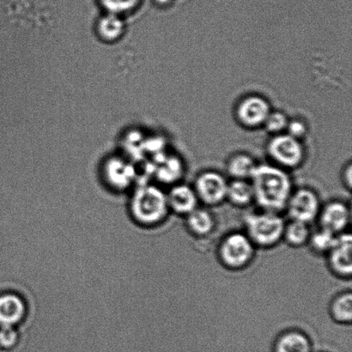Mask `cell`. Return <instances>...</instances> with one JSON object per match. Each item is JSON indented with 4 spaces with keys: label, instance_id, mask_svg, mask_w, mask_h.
I'll use <instances>...</instances> for the list:
<instances>
[{
    "label": "cell",
    "instance_id": "12",
    "mask_svg": "<svg viewBox=\"0 0 352 352\" xmlns=\"http://www.w3.org/2000/svg\"><path fill=\"white\" fill-rule=\"evenodd\" d=\"M28 307L16 293L0 295V326L17 327L26 318Z\"/></svg>",
    "mask_w": 352,
    "mask_h": 352
},
{
    "label": "cell",
    "instance_id": "13",
    "mask_svg": "<svg viewBox=\"0 0 352 352\" xmlns=\"http://www.w3.org/2000/svg\"><path fill=\"white\" fill-rule=\"evenodd\" d=\"M103 177L113 191L122 192L133 186L136 174L134 168L125 162L110 160L103 170Z\"/></svg>",
    "mask_w": 352,
    "mask_h": 352
},
{
    "label": "cell",
    "instance_id": "10",
    "mask_svg": "<svg viewBox=\"0 0 352 352\" xmlns=\"http://www.w3.org/2000/svg\"><path fill=\"white\" fill-rule=\"evenodd\" d=\"M271 113L268 102L260 96H250L241 100L236 109V117L241 125L254 129L264 125Z\"/></svg>",
    "mask_w": 352,
    "mask_h": 352
},
{
    "label": "cell",
    "instance_id": "21",
    "mask_svg": "<svg viewBox=\"0 0 352 352\" xmlns=\"http://www.w3.org/2000/svg\"><path fill=\"white\" fill-rule=\"evenodd\" d=\"M124 31L122 21L115 14L102 17L98 24L99 36L105 41H113L119 39Z\"/></svg>",
    "mask_w": 352,
    "mask_h": 352
},
{
    "label": "cell",
    "instance_id": "23",
    "mask_svg": "<svg viewBox=\"0 0 352 352\" xmlns=\"http://www.w3.org/2000/svg\"><path fill=\"white\" fill-rule=\"evenodd\" d=\"M288 123L289 120L284 113L271 111L265 120L264 126L269 133L277 135L287 129Z\"/></svg>",
    "mask_w": 352,
    "mask_h": 352
},
{
    "label": "cell",
    "instance_id": "27",
    "mask_svg": "<svg viewBox=\"0 0 352 352\" xmlns=\"http://www.w3.org/2000/svg\"><path fill=\"white\" fill-rule=\"evenodd\" d=\"M342 179L344 188L349 190V192H351L352 185V167L351 164H348V166L344 168Z\"/></svg>",
    "mask_w": 352,
    "mask_h": 352
},
{
    "label": "cell",
    "instance_id": "26",
    "mask_svg": "<svg viewBox=\"0 0 352 352\" xmlns=\"http://www.w3.org/2000/svg\"><path fill=\"white\" fill-rule=\"evenodd\" d=\"M286 130H288V134H289V135L294 137L298 140L305 136V134L308 132L306 124L301 122V120H298L289 122L287 129H286Z\"/></svg>",
    "mask_w": 352,
    "mask_h": 352
},
{
    "label": "cell",
    "instance_id": "22",
    "mask_svg": "<svg viewBox=\"0 0 352 352\" xmlns=\"http://www.w3.org/2000/svg\"><path fill=\"white\" fill-rule=\"evenodd\" d=\"M158 181L164 184L173 186L182 177L183 166L177 157H168L157 170Z\"/></svg>",
    "mask_w": 352,
    "mask_h": 352
},
{
    "label": "cell",
    "instance_id": "18",
    "mask_svg": "<svg viewBox=\"0 0 352 352\" xmlns=\"http://www.w3.org/2000/svg\"><path fill=\"white\" fill-rule=\"evenodd\" d=\"M310 224L299 222V221H286L283 241L289 247L298 248L308 245L311 234Z\"/></svg>",
    "mask_w": 352,
    "mask_h": 352
},
{
    "label": "cell",
    "instance_id": "8",
    "mask_svg": "<svg viewBox=\"0 0 352 352\" xmlns=\"http://www.w3.org/2000/svg\"><path fill=\"white\" fill-rule=\"evenodd\" d=\"M351 204L343 199H331L320 208L317 224L318 227L340 234L348 231L351 223Z\"/></svg>",
    "mask_w": 352,
    "mask_h": 352
},
{
    "label": "cell",
    "instance_id": "16",
    "mask_svg": "<svg viewBox=\"0 0 352 352\" xmlns=\"http://www.w3.org/2000/svg\"><path fill=\"white\" fill-rule=\"evenodd\" d=\"M226 201L237 208H247L254 204L250 179H231L228 186Z\"/></svg>",
    "mask_w": 352,
    "mask_h": 352
},
{
    "label": "cell",
    "instance_id": "28",
    "mask_svg": "<svg viewBox=\"0 0 352 352\" xmlns=\"http://www.w3.org/2000/svg\"><path fill=\"white\" fill-rule=\"evenodd\" d=\"M158 1L162 2V3H166L168 1V0H158Z\"/></svg>",
    "mask_w": 352,
    "mask_h": 352
},
{
    "label": "cell",
    "instance_id": "2",
    "mask_svg": "<svg viewBox=\"0 0 352 352\" xmlns=\"http://www.w3.org/2000/svg\"><path fill=\"white\" fill-rule=\"evenodd\" d=\"M129 210L134 222L140 226H160L170 213L167 192L160 186L149 183L138 186L131 195Z\"/></svg>",
    "mask_w": 352,
    "mask_h": 352
},
{
    "label": "cell",
    "instance_id": "24",
    "mask_svg": "<svg viewBox=\"0 0 352 352\" xmlns=\"http://www.w3.org/2000/svg\"><path fill=\"white\" fill-rule=\"evenodd\" d=\"M19 342V333L16 327L0 326V348L12 350Z\"/></svg>",
    "mask_w": 352,
    "mask_h": 352
},
{
    "label": "cell",
    "instance_id": "1",
    "mask_svg": "<svg viewBox=\"0 0 352 352\" xmlns=\"http://www.w3.org/2000/svg\"><path fill=\"white\" fill-rule=\"evenodd\" d=\"M250 181L258 209L278 213L285 212L294 190L287 171L276 165L258 164Z\"/></svg>",
    "mask_w": 352,
    "mask_h": 352
},
{
    "label": "cell",
    "instance_id": "6",
    "mask_svg": "<svg viewBox=\"0 0 352 352\" xmlns=\"http://www.w3.org/2000/svg\"><path fill=\"white\" fill-rule=\"evenodd\" d=\"M322 204L318 193L309 188L293 190L285 212L289 220L310 224L316 222Z\"/></svg>",
    "mask_w": 352,
    "mask_h": 352
},
{
    "label": "cell",
    "instance_id": "4",
    "mask_svg": "<svg viewBox=\"0 0 352 352\" xmlns=\"http://www.w3.org/2000/svg\"><path fill=\"white\" fill-rule=\"evenodd\" d=\"M256 250L243 231H232L226 234L217 245V258L228 270L241 271L254 261Z\"/></svg>",
    "mask_w": 352,
    "mask_h": 352
},
{
    "label": "cell",
    "instance_id": "7",
    "mask_svg": "<svg viewBox=\"0 0 352 352\" xmlns=\"http://www.w3.org/2000/svg\"><path fill=\"white\" fill-rule=\"evenodd\" d=\"M229 179L214 170L204 171L195 179L192 188L200 205L215 207L226 201Z\"/></svg>",
    "mask_w": 352,
    "mask_h": 352
},
{
    "label": "cell",
    "instance_id": "19",
    "mask_svg": "<svg viewBox=\"0 0 352 352\" xmlns=\"http://www.w3.org/2000/svg\"><path fill=\"white\" fill-rule=\"evenodd\" d=\"M257 164L246 154H237L227 164V172L232 179H250Z\"/></svg>",
    "mask_w": 352,
    "mask_h": 352
},
{
    "label": "cell",
    "instance_id": "3",
    "mask_svg": "<svg viewBox=\"0 0 352 352\" xmlns=\"http://www.w3.org/2000/svg\"><path fill=\"white\" fill-rule=\"evenodd\" d=\"M285 223L282 213L258 209L243 217V232L256 248L267 250L281 243Z\"/></svg>",
    "mask_w": 352,
    "mask_h": 352
},
{
    "label": "cell",
    "instance_id": "20",
    "mask_svg": "<svg viewBox=\"0 0 352 352\" xmlns=\"http://www.w3.org/2000/svg\"><path fill=\"white\" fill-rule=\"evenodd\" d=\"M337 236L329 230L317 227L316 230H312L308 245L314 254L326 256L332 248Z\"/></svg>",
    "mask_w": 352,
    "mask_h": 352
},
{
    "label": "cell",
    "instance_id": "11",
    "mask_svg": "<svg viewBox=\"0 0 352 352\" xmlns=\"http://www.w3.org/2000/svg\"><path fill=\"white\" fill-rule=\"evenodd\" d=\"M168 208L175 215L185 217L200 206L192 186L177 183L167 192Z\"/></svg>",
    "mask_w": 352,
    "mask_h": 352
},
{
    "label": "cell",
    "instance_id": "5",
    "mask_svg": "<svg viewBox=\"0 0 352 352\" xmlns=\"http://www.w3.org/2000/svg\"><path fill=\"white\" fill-rule=\"evenodd\" d=\"M267 151L276 166L285 170L299 167L305 157V148L300 140L288 133L277 134L272 138L269 141Z\"/></svg>",
    "mask_w": 352,
    "mask_h": 352
},
{
    "label": "cell",
    "instance_id": "14",
    "mask_svg": "<svg viewBox=\"0 0 352 352\" xmlns=\"http://www.w3.org/2000/svg\"><path fill=\"white\" fill-rule=\"evenodd\" d=\"M184 219L186 230L195 237H208L216 230V217L206 207H197Z\"/></svg>",
    "mask_w": 352,
    "mask_h": 352
},
{
    "label": "cell",
    "instance_id": "15",
    "mask_svg": "<svg viewBox=\"0 0 352 352\" xmlns=\"http://www.w3.org/2000/svg\"><path fill=\"white\" fill-rule=\"evenodd\" d=\"M274 352H312L311 340L302 330H285L276 338Z\"/></svg>",
    "mask_w": 352,
    "mask_h": 352
},
{
    "label": "cell",
    "instance_id": "25",
    "mask_svg": "<svg viewBox=\"0 0 352 352\" xmlns=\"http://www.w3.org/2000/svg\"><path fill=\"white\" fill-rule=\"evenodd\" d=\"M103 6L109 10L110 14L125 12L133 9L139 2V0H101Z\"/></svg>",
    "mask_w": 352,
    "mask_h": 352
},
{
    "label": "cell",
    "instance_id": "9",
    "mask_svg": "<svg viewBox=\"0 0 352 352\" xmlns=\"http://www.w3.org/2000/svg\"><path fill=\"white\" fill-rule=\"evenodd\" d=\"M327 267L334 276L351 279L352 274V236L350 231L338 234L326 255Z\"/></svg>",
    "mask_w": 352,
    "mask_h": 352
},
{
    "label": "cell",
    "instance_id": "17",
    "mask_svg": "<svg viewBox=\"0 0 352 352\" xmlns=\"http://www.w3.org/2000/svg\"><path fill=\"white\" fill-rule=\"evenodd\" d=\"M331 319L340 325H351L352 320V293L342 292L336 295L329 303Z\"/></svg>",
    "mask_w": 352,
    "mask_h": 352
}]
</instances>
